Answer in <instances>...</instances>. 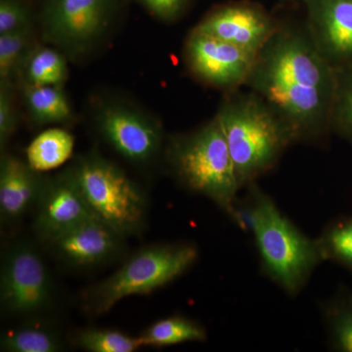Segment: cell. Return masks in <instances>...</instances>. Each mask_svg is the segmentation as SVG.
<instances>
[{
	"instance_id": "cell-29",
	"label": "cell",
	"mask_w": 352,
	"mask_h": 352,
	"mask_svg": "<svg viewBox=\"0 0 352 352\" xmlns=\"http://www.w3.org/2000/svg\"><path fill=\"white\" fill-rule=\"evenodd\" d=\"M283 1H302L305 2L307 0H283Z\"/></svg>"
},
{
	"instance_id": "cell-10",
	"label": "cell",
	"mask_w": 352,
	"mask_h": 352,
	"mask_svg": "<svg viewBox=\"0 0 352 352\" xmlns=\"http://www.w3.org/2000/svg\"><path fill=\"white\" fill-rule=\"evenodd\" d=\"M256 55L194 28L185 41L184 60L197 80L227 92L245 87Z\"/></svg>"
},
{
	"instance_id": "cell-19",
	"label": "cell",
	"mask_w": 352,
	"mask_h": 352,
	"mask_svg": "<svg viewBox=\"0 0 352 352\" xmlns=\"http://www.w3.org/2000/svg\"><path fill=\"white\" fill-rule=\"evenodd\" d=\"M142 346H168L187 342H204L207 333L195 322L183 317H168L153 324L139 336Z\"/></svg>"
},
{
	"instance_id": "cell-9",
	"label": "cell",
	"mask_w": 352,
	"mask_h": 352,
	"mask_svg": "<svg viewBox=\"0 0 352 352\" xmlns=\"http://www.w3.org/2000/svg\"><path fill=\"white\" fill-rule=\"evenodd\" d=\"M94 124L100 138L113 151L132 164L152 163L163 149L161 124L126 102H103L95 109Z\"/></svg>"
},
{
	"instance_id": "cell-2",
	"label": "cell",
	"mask_w": 352,
	"mask_h": 352,
	"mask_svg": "<svg viewBox=\"0 0 352 352\" xmlns=\"http://www.w3.org/2000/svg\"><path fill=\"white\" fill-rule=\"evenodd\" d=\"M215 118L241 186L270 170L287 146L296 140L281 118L251 90L228 92Z\"/></svg>"
},
{
	"instance_id": "cell-4",
	"label": "cell",
	"mask_w": 352,
	"mask_h": 352,
	"mask_svg": "<svg viewBox=\"0 0 352 352\" xmlns=\"http://www.w3.org/2000/svg\"><path fill=\"white\" fill-rule=\"evenodd\" d=\"M69 168L95 217L126 238L144 230L147 197L120 166L92 152Z\"/></svg>"
},
{
	"instance_id": "cell-22",
	"label": "cell",
	"mask_w": 352,
	"mask_h": 352,
	"mask_svg": "<svg viewBox=\"0 0 352 352\" xmlns=\"http://www.w3.org/2000/svg\"><path fill=\"white\" fill-rule=\"evenodd\" d=\"M76 342L78 346L90 352H133L142 347L139 337L108 329L89 328L80 331Z\"/></svg>"
},
{
	"instance_id": "cell-20",
	"label": "cell",
	"mask_w": 352,
	"mask_h": 352,
	"mask_svg": "<svg viewBox=\"0 0 352 352\" xmlns=\"http://www.w3.org/2000/svg\"><path fill=\"white\" fill-rule=\"evenodd\" d=\"M0 349L6 352H58L63 351L64 344L50 327L25 325L4 333Z\"/></svg>"
},
{
	"instance_id": "cell-28",
	"label": "cell",
	"mask_w": 352,
	"mask_h": 352,
	"mask_svg": "<svg viewBox=\"0 0 352 352\" xmlns=\"http://www.w3.org/2000/svg\"><path fill=\"white\" fill-rule=\"evenodd\" d=\"M335 331L340 349L352 352V310L340 315L336 322Z\"/></svg>"
},
{
	"instance_id": "cell-17",
	"label": "cell",
	"mask_w": 352,
	"mask_h": 352,
	"mask_svg": "<svg viewBox=\"0 0 352 352\" xmlns=\"http://www.w3.org/2000/svg\"><path fill=\"white\" fill-rule=\"evenodd\" d=\"M74 148L73 134L58 127L46 129L28 146L27 163L38 173L54 170L68 161Z\"/></svg>"
},
{
	"instance_id": "cell-26",
	"label": "cell",
	"mask_w": 352,
	"mask_h": 352,
	"mask_svg": "<svg viewBox=\"0 0 352 352\" xmlns=\"http://www.w3.org/2000/svg\"><path fill=\"white\" fill-rule=\"evenodd\" d=\"M151 15L164 22H173L182 17L192 0H136Z\"/></svg>"
},
{
	"instance_id": "cell-18",
	"label": "cell",
	"mask_w": 352,
	"mask_h": 352,
	"mask_svg": "<svg viewBox=\"0 0 352 352\" xmlns=\"http://www.w3.org/2000/svg\"><path fill=\"white\" fill-rule=\"evenodd\" d=\"M22 88L25 107L36 124H61L72 119L73 111L62 87Z\"/></svg>"
},
{
	"instance_id": "cell-14",
	"label": "cell",
	"mask_w": 352,
	"mask_h": 352,
	"mask_svg": "<svg viewBox=\"0 0 352 352\" xmlns=\"http://www.w3.org/2000/svg\"><path fill=\"white\" fill-rule=\"evenodd\" d=\"M126 237L101 220L90 219L47 241L60 261L73 267H92L107 263L124 249Z\"/></svg>"
},
{
	"instance_id": "cell-23",
	"label": "cell",
	"mask_w": 352,
	"mask_h": 352,
	"mask_svg": "<svg viewBox=\"0 0 352 352\" xmlns=\"http://www.w3.org/2000/svg\"><path fill=\"white\" fill-rule=\"evenodd\" d=\"M18 126V113L12 82L0 80V146L3 151Z\"/></svg>"
},
{
	"instance_id": "cell-1",
	"label": "cell",
	"mask_w": 352,
	"mask_h": 352,
	"mask_svg": "<svg viewBox=\"0 0 352 352\" xmlns=\"http://www.w3.org/2000/svg\"><path fill=\"white\" fill-rule=\"evenodd\" d=\"M337 76L307 28L281 25L256 55L245 87L273 109L296 140L330 124Z\"/></svg>"
},
{
	"instance_id": "cell-25",
	"label": "cell",
	"mask_w": 352,
	"mask_h": 352,
	"mask_svg": "<svg viewBox=\"0 0 352 352\" xmlns=\"http://www.w3.org/2000/svg\"><path fill=\"white\" fill-rule=\"evenodd\" d=\"M32 27L31 11L20 0L0 1V34Z\"/></svg>"
},
{
	"instance_id": "cell-3",
	"label": "cell",
	"mask_w": 352,
	"mask_h": 352,
	"mask_svg": "<svg viewBox=\"0 0 352 352\" xmlns=\"http://www.w3.org/2000/svg\"><path fill=\"white\" fill-rule=\"evenodd\" d=\"M166 155L171 170L187 188L233 212L241 185L217 118L196 131L173 138Z\"/></svg>"
},
{
	"instance_id": "cell-21",
	"label": "cell",
	"mask_w": 352,
	"mask_h": 352,
	"mask_svg": "<svg viewBox=\"0 0 352 352\" xmlns=\"http://www.w3.org/2000/svg\"><path fill=\"white\" fill-rule=\"evenodd\" d=\"M34 45L32 27L0 34V80L12 82L14 78H17Z\"/></svg>"
},
{
	"instance_id": "cell-27",
	"label": "cell",
	"mask_w": 352,
	"mask_h": 352,
	"mask_svg": "<svg viewBox=\"0 0 352 352\" xmlns=\"http://www.w3.org/2000/svg\"><path fill=\"white\" fill-rule=\"evenodd\" d=\"M329 243L333 254L352 266V222L335 229L331 233Z\"/></svg>"
},
{
	"instance_id": "cell-24",
	"label": "cell",
	"mask_w": 352,
	"mask_h": 352,
	"mask_svg": "<svg viewBox=\"0 0 352 352\" xmlns=\"http://www.w3.org/2000/svg\"><path fill=\"white\" fill-rule=\"evenodd\" d=\"M330 124L339 127L340 131L352 135V78L342 83L338 80L332 111H331Z\"/></svg>"
},
{
	"instance_id": "cell-12",
	"label": "cell",
	"mask_w": 352,
	"mask_h": 352,
	"mask_svg": "<svg viewBox=\"0 0 352 352\" xmlns=\"http://www.w3.org/2000/svg\"><path fill=\"white\" fill-rule=\"evenodd\" d=\"M36 208L34 227L44 242L95 217L69 168L44 178Z\"/></svg>"
},
{
	"instance_id": "cell-6",
	"label": "cell",
	"mask_w": 352,
	"mask_h": 352,
	"mask_svg": "<svg viewBox=\"0 0 352 352\" xmlns=\"http://www.w3.org/2000/svg\"><path fill=\"white\" fill-rule=\"evenodd\" d=\"M251 220L266 270L286 291L296 293L320 259L319 248L296 229L266 196L256 199Z\"/></svg>"
},
{
	"instance_id": "cell-15",
	"label": "cell",
	"mask_w": 352,
	"mask_h": 352,
	"mask_svg": "<svg viewBox=\"0 0 352 352\" xmlns=\"http://www.w3.org/2000/svg\"><path fill=\"white\" fill-rule=\"evenodd\" d=\"M44 178L27 162L2 152L0 160V217L3 223L18 221L30 208L36 207Z\"/></svg>"
},
{
	"instance_id": "cell-13",
	"label": "cell",
	"mask_w": 352,
	"mask_h": 352,
	"mask_svg": "<svg viewBox=\"0 0 352 352\" xmlns=\"http://www.w3.org/2000/svg\"><path fill=\"white\" fill-rule=\"evenodd\" d=\"M310 38L319 52L339 69L352 60V0H307Z\"/></svg>"
},
{
	"instance_id": "cell-5",
	"label": "cell",
	"mask_w": 352,
	"mask_h": 352,
	"mask_svg": "<svg viewBox=\"0 0 352 352\" xmlns=\"http://www.w3.org/2000/svg\"><path fill=\"white\" fill-rule=\"evenodd\" d=\"M197 256V250L190 245H157L140 250L90 289L87 296L88 311L107 314L127 296L147 295L161 288L188 270Z\"/></svg>"
},
{
	"instance_id": "cell-16",
	"label": "cell",
	"mask_w": 352,
	"mask_h": 352,
	"mask_svg": "<svg viewBox=\"0 0 352 352\" xmlns=\"http://www.w3.org/2000/svg\"><path fill=\"white\" fill-rule=\"evenodd\" d=\"M68 58L53 46L36 44L17 78L24 87H62L68 80Z\"/></svg>"
},
{
	"instance_id": "cell-8",
	"label": "cell",
	"mask_w": 352,
	"mask_h": 352,
	"mask_svg": "<svg viewBox=\"0 0 352 352\" xmlns=\"http://www.w3.org/2000/svg\"><path fill=\"white\" fill-rule=\"evenodd\" d=\"M54 286L41 254L29 243L11 245L0 270V305L4 314L34 316L47 309Z\"/></svg>"
},
{
	"instance_id": "cell-11",
	"label": "cell",
	"mask_w": 352,
	"mask_h": 352,
	"mask_svg": "<svg viewBox=\"0 0 352 352\" xmlns=\"http://www.w3.org/2000/svg\"><path fill=\"white\" fill-rule=\"evenodd\" d=\"M280 27L281 24L263 7L235 2L210 11L195 29L258 55Z\"/></svg>"
},
{
	"instance_id": "cell-7",
	"label": "cell",
	"mask_w": 352,
	"mask_h": 352,
	"mask_svg": "<svg viewBox=\"0 0 352 352\" xmlns=\"http://www.w3.org/2000/svg\"><path fill=\"white\" fill-rule=\"evenodd\" d=\"M117 0H45L41 10L44 41L71 60L82 59L105 38Z\"/></svg>"
}]
</instances>
